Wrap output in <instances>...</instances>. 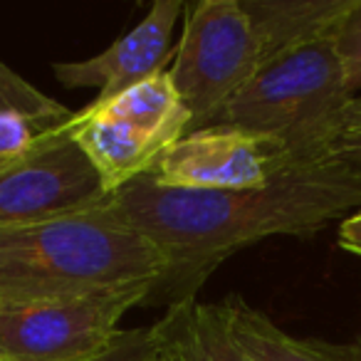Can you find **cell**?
Returning <instances> with one entry per match:
<instances>
[{
    "label": "cell",
    "mask_w": 361,
    "mask_h": 361,
    "mask_svg": "<svg viewBox=\"0 0 361 361\" xmlns=\"http://www.w3.org/2000/svg\"><path fill=\"white\" fill-rule=\"evenodd\" d=\"M114 196L166 260L146 305L176 307L196 300L243 247L275 235L310 238L349 218L361 208V169L339 156L295 161L270 186L252 191H183L144 176Z\"/></svg>",
    "instance_id": "obj_1"
},
{
    "label": "cell",
    "mask_w": 361,
    "mask_h": 361,
    "mask_svg": "<svg viewBox=\"0 0 361 361\" xmlns=\"http://www.w3.org/2000/svg\"><path fill=\"white\" fill-rule=\"evenodd\" d=\"M161 250L129 221L116 196L85 211L0 226V302H35L159 282Z\"/></svg>",
    "instance_id": "obj_2"
},
{
    "label": "cell",
    "mask_w": 361,
    "mask_h": 361,
    "mask_svg": "<svg viewBox=\"0 0 361 361\" xmlns=\"http://www.w3.org/2000/svg\"><path fill=\"white\" fill-rule=\"evenodd\" d=\"M351 102L334 42L319 40L262 65L213 124L275 136L297 161H312L331 156Z\"/></svg>",
    "instance_id": "obj_3"
},
{
    "label": "cell",
    "mask_w": 361,
    "mask_h": 361,
    "mask_svg": "<svg viewBox=\"0 0 361 361\" xmlns=\"http://www.w3.org/2000/svg\"><path fill=\"white\" fill-rule=\"evenodd\" d=\"M154 282L35 302H0V359L6 361H102L129 331L119 322L146 305Z\"/></svg>",
    "instance_id": "obj_4"
},
{
    "label": "cell",
    "mask_w": 361,
    "mask_h": 361,
    "mask_svg": "<svg viewBox=\"0 0 361 361\" xmlns=\"http://www.w3.org/2000/svg\"><path fill=\"white\" fill-rule=\"evenodd\" d=\"M257 70L260 50L240 0L188 3L169 75L191 111V131L211 126Z\"/></svg>",
    "instance_id": "obj_5"
},
{
    "label": "cell",
    "mask_w": 361,
    "mask_h": 361,
    "mask_svg": "<svg viewBox=\"0 0 361 361\" xmlns=\"http://www.w3.org/2000/svg\"><path fill=\"white\" fill-rule=\"evenodd\" d=\"M67 121L42 131L25 154L0 169V226L47 221L111 198Z\"/></svg>",
    "instance_id": "obj_6"
},
{
    "label": "cell",
    "mask_w": 361,
    "mask_h": 361,
    "mask_svg": "<svg viewBox=\"0 0 361 361\" xmlns=\"http://www.w3.org/2000/svg\"><path fill=\"white\" fill-rule=\"evenodd\" d=\"M295 161L285 141L275 136L213 124L180 136L149 178L183 191H252L270 186Z\"/></svg>",
    "instance_id": "obj_7"
},
{
    "label": "cell",
    "mask_w": 361,
    "mask_h": 361,
    "mask_svg": "<svg viewBox=\"0 0 361 361\" xmlns=\"http://www.w3.org/2000/svg\"><path fill=\"white\" fill-rule=\"evenodd\" d=\"M183 11L186 6L180 0H156L144 20L104 52L82 62H57L52 65V75L70 90H99L92 104L111 102L121 92L164 72L166 62L173 60L171 37Z\"/></svg>",
    "instance_id": "obj_8"
},
{
    "label": "cell",
    "mask_w": 361,
    "mask_h": 361,
    "mask_svg": "<svg viewBox=\"0 0 361 361\" xmlns=\"http://www.w3.org/2000/svg\"><path fill=\"white\" fill-rule=\"evenodd\" d=\"M67 124L111 196L134 180L151 176L161 156L173 146V141L164 136L87 106L72 114Z\"/></svg>",
    "instance_id": "obj_9"
},
{
    "label": "cell",
    "mask_w": 361,
    "mask_h": 361,
    "mask_svg": "<svg viewBox=\"0 0 361 361\" xmlns=\"http://www.w3.org/2000/svg\"><path fill=\"white\" fill-rule=\"evenodd\" d=\"M252 23L260 67L319 40H334L354 0H240Z\"/></svg>",
    "instance_id": "obj_10"
},
{
    "label": "cell",
    "mask_w": 361,
    "mask_h": 361,
    "mask_svg": "<svg viewBox=\"0 0 361 361\" xmlns=\"http://www.w3.org/2000/svg\"><path fill=\"white\" fill-rule=\"evenodd\" d=\"M149 329L169 361H252L228 331L221 305L191 300L169 307Z\"/></svg>",
    "instance_id": "obj_11"
},
{
    "label": "cell",
    "mask_w": 361,
    "mask_h": 361,
    "mask_svg": "<svg viewBox=\"0 0 361 361\" xmlns=\"http://www.w3.org/2000/svg\"><path fill=\"white\" fill-rule=\"evenodd\" d=\"M231 336L252 361H361V349L317 339H297L240 295L221 302Z\"/></svg>",
    "instance_id": "obj_12"
},
{
    "label": "cell",
    "mask_w": 361,
    "mask_h": 361,
    "mask_svg": "<svg viewBox=\"0 0 361 361\" xmlns=\"http://www.w3.org/2000/svg\"><path fill=\"white\" fill-rule=\"evenodd\" d=\"M87 109L104 111L121 121L139 126L151 134H159L169 141H178L191 131V111L180 102L169 70L139 82L131 90L121 92L104 104H90Z\"/></svg>",
    "instance_id": "obj_13"
},
{
    "label": "cell",
    "mask_w": 361,
    "mask_h": 361,
    "mask_svg": "<svg viewBox=\"0 0 361 361\" xmlns=\"http://www.w3.org/2000/svg\"><path fill=\"white\" fill-rule=\"evenodd\" d=\"M3 111H16V114L27 116L42 131L55 129L67 119H72L70 109H65L60 102H55L27 80H23L6 62H0V114Z\"/></svg>",
    "instance_id": "obj_14"
},
{
    "label": "cell",
    "mask_w": 361,
    "mask_h": 361,
    "mask_svg": "<svg viewBox=\"0 0 361 361\" xmlns=\"http://www.w3.org/2000/svg\"><path fill=\"white\" fill-rule=\"evenodd\" d=\"M331 42L339 57L346 92L356 97V92L361 90V0H354Z\"/></svg>",
    "instance_id": "obj_15"
},
{
    "label": "cell",
    "mask_w": 361,
    "mask_h": 361,
    "mask_svg": "<svg viewBox=\"0 0 361 361\" xmlns=\"http://www.w3.org/2000/svg\"><path fill=\"white\" fill-rule=\"evenodd\" d=\"M40 134L42 129L27 116L16 114V111H3L0 114V159H16V156L25 154Z\"/></svg>",
    "instance_id": "obj_16"
},
{
    "label": "cell",
    "mask_w": 361,
    "mask_h": 361,
    "mask_svg": "<svg viewBox=\"0 0 361 361\" xmlns=\"http://www.w3.org/2000/svg\"><path fill=\"white\" fill-rule=\"evenodd\" d=\"M331 156H339V159L354 164L356 169H361V99L354 97L349 106V114L344 119L339 136L334 139L331 146Z\"/></svg>",
    "instance_id": "obj_17"
},
{
    "label": "cell",
    "mask_w": 361,
    "mask_h": 361,
    "mask_svg": "<svg viewBox=\"0 0 361 361\" xmlns=\"http://www.w3.org/2000/svg\"><path fill=\"white\" fill-rule=\"evenodd\" d=\"M339 245L361 257V211L351 213L339 223Z\"/></svg>",
    "instance_id": "obj_18"
},
{
    "label": "cell",
    "mask_w": 361,
    "mask_h": 361,
    "mask_svg": "<svg viewBox=\"0 0 361 361\" xmlns=\"http://www.w3.org/2000/svg\"><path fill=\"white\" fill-rule=\"evenodd\" d=\"M146 339H149V329L129 331V336L124 339V344H121L116 351H111V354L102 361H134L136 356H139V351L144 349ZM0 361H6V359H0Z\"/></svg>",
    "instance_id": "obj_19"
},
{
    "label": "cell",
    "mask_w": 361,
    "mask_h": 361,
    "mask_svg": "<svg viewBox=\"0 0 361 361\" xmlns=\"http://www.w3.org/2000/svg\"><path fill=\"white\" fill-rule=\"evenodd\" d=\"M134 361H169L164 351H161L159 346L154 344V339H151V329H149V339H146L144 349L139 351V356H136Z\"/></svg>",
    "instance_id": "obj_20"
},
{
    "label": "cell",
    "mask_w": 361,
    "mask_h": 361,
    "mask_svg": "<svg viewBox=\"0 0 361 361\" xmlns=\"http://www.w3.org/2000/svg\"><path fill=\"white\" fill-rule=\"evenodd\" d=\"M11 161H13V159H0V169H6V166L11 164Z\"/></svg>",
    "instance_id": "obj_21"
}]
</instances>
